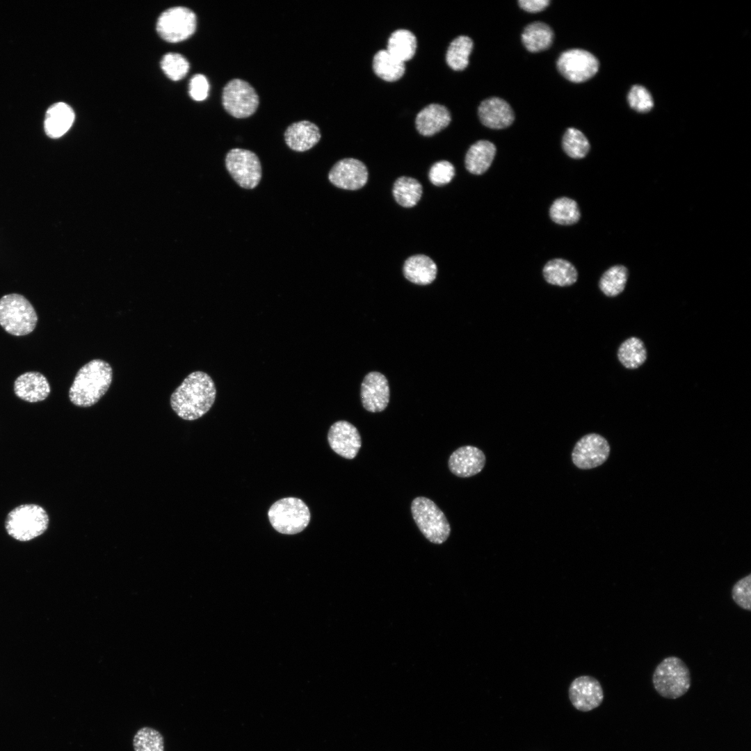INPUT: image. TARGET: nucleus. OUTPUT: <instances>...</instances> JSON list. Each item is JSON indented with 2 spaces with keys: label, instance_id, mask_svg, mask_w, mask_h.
I'll return each instance as SVG.
<instances>
[{
  "label": "nucleus",
  "instance_id": "f257e3e1",
  "mask_svg": "<svg viewBox=\"0 0 751 751\" xmlns=\"http://www.w3.org/2000/svg\"><path fill=\"white\" fill-rule=\"evenodd\" d=\"M216 396L215 383L205 372L197 371L188 375L170 396V405L181 419L193 421L204 415Z\"/></svg>",
  "mask_w": 751,
  "mask_h": 751
},
{
  "label": "nucleus",
  "instance_id": "f03ea898",
  "mask_svg": "<svg viewBox=\"0 0 751 751\" xmlns=\"http://www.w3.org/2000/svg\"><path fill=\"white\" fill-rule=\"evenodd\" d=\"M113 378L111 365L100 359L92 360L77 371L69 389L71 403L87 407L97 403L110 387Z\"/></svg>",
  "mask_w": 751,
  "mask_h": 751
},
{
  "label": "nucleus",
  "instance_id": "7ed1b4c3",
  "mask_svg": "<svg viewBox=\"0 0 751 751\" xmlns=\"http://www.w3.org/2000/svg\"><path fill=\"white\" fill-rule=\"evenodd\" d=\"M37 323V313L24 296L9 293L0 298V325L8 334L27 335L34 330Z\"/></svg>",
  "mask_w": 751,
  "mask_h": 751
},
{
  "label": "nucleus",
  "instance_id": "20e7f679",
  "mask_svg": "<svg viewBox=\"0 0 751 751\" xmlns=\"http://www.w3.org/2000/svg\"><path fill=\"white\" fill-rule=\"evenodd\" d=\"M652 684L661 697L677 699L684 695L691 687L690 670L680 658L668 656L656 665L652 675Z\"/></svg>",
  "mask_w": 751,
  "mask_h": 751
},
{
  "label": "nucleus",
  "instance_id": "39448f33",
  "mask_svg": "<svg viewBox=\"0 0 751 751\" xmlns=\"http://www.w3.org/2000/svg\"><path fill=\"white\" fill-rule=\"evenodd\" d=\"M49 523L48 514L42 506L22 504L8 514L5 527L8 534L15 540L27 542L45 533Z\"/></svg>",
  "mask_w": 751,
  "mask_h": 751
},
{
  "label": "nucleus",
  "instance_id": "423d86ee",
  "mask_svg": "<svg viewBox=\"0 0 751 751\" xmlns=\"http://www.w3.org/2000/svg\"><path fill=\"white\" fill-rule=\"evenodd\" d=\"M411 511L417 526L428 541L439 544L448 539L451 533L449 521L432 500L424 496L415 498Z\"/></svg>",
  "mask_w": 751,
  "mask_h": 751
},
{
  "label": "nucleus",
  "instance_id": "0eeeda50",
  "mask_svg": "<svg viewBox=\"0 0 751 751\" xmlns=\"http://www.w3.org/2000/svg\"><path fill=\"white\" fill-rule=\"evenodd\" d=\"M268 517L277 531L292 535L302 531L308 526L311 515L303 501L296 497H286L270 506Z\"/></svg>",
  "mask_w": 751,
  "mask_h": 751
},
{
  "label": "nucleus",
  "instance_id": "6e6552de",
  "mask_svg": "<svg viewBox=\"0 0 751 751\" xmlns=\"http://www.w3.org/2000/svg\"><path fill=\"white\" fill-rule=\"evenodd\" d=\"M222 103L225 110L236 118H245L257 111L259 98L255 88L247 81L234 79L223 89Z\"/></svg>",
  "mask_w": 751,
  "mask_h": 751
},
{
  "label": "nucleus",
  "instance_id": "1a4fd4ad",
  "mask_svg": "<svg viewBox=\"0 0 751 751\" xmlns=\"http://www.w3.org/2000/svg\"><path fill=\"white\" fill-rule=\"evenodd\" d=\"M196 15L193 10L184 6H176L165 10L159 17L156 31L168 42H179L190 38L195 31Z\"/></svg>",
  "mask_w": 751,
  "mask_h": 751
},
{
  "label": "nucleus",
  "instance_id": "9d476101",
  "mask_svg": "<svg viewBox=\"0 0 751 751\" xmlns=\"http://www.w3.org/2000/svg\"><path fill=\"white\" fill-rule=\"evenodd\" d=\"M225 167L236 183L241 188L252 189L261 179V165L253 152L234 148L225 156Z\"/></svg>",
  "mask_w": 751,
  "mask_h": 751
},
{
  "label": "nucleus",
  "instance_id": "9b49d317",
  "mask_svg": "<svg viewBox=\"0 0 751 751\" xmlns=\"http://www.w3.org/2000/svg\"><path fill=\"white\" fill-rule=\"evenodd\" d=\"M556 65L565 79L574 83H581L596 74L599 64L597 58L590 52L572 49L560 55Z\"/></svg>",
  "mask_w": 751,
  "mask_h": 751
},
{
  "label": "nucleus",
  "instance_id": "f8f14e48",
  "mask_svg": "<svg viewBox=\"0 0 751 751\" xmlns=\"http://www.w3.org/2000/svg\"><path fill=\"white\" fill-rule=\"evenodd\" d=\"M610 451L609 444L603 436L597 433L587 434L575 444L572 460L579 469H593L606 461Z\"/></svg>",
  "mask_w": 751,
  "mask_h": 751
},
{
  "label": "nucleus",
  "instance_id": "ddd939ff",
  "mask_svg": "<svg viewBox=\"0 0 751 751\" xmlns=\"http://www.w3.org/2000/svg\"><path fill=\"white\" fill-rule=\"evenodd\" d=\"M568 694L573 706L583 712L597 708L604 697L600 682L589 675L575 678L570 685Z\"/></svg>",
  "mask_w": 751,
  "mask_h": 751
},
{
  "label": "nucleus",
  "instance_id": "4468645a",
  "mask_svg": "<svg viewBox=\"0 0 751 751\" xmlns=\"http://www.w3.org/2000/svg\"><path fill=\"white\" fill-rule=\"evenodd\" d=\"M328 179L338 188L357 190L366 184L368 170L362 161L353 158H346L333 165L329 172Z\"/></svg>",
  "mask_w": 751,
  "mask_h": 751
},
{
  "label": "nucleus",
  "instance_id": "2eb2a0df",
  "mask_svg": "<svg viewBox=\"0 0 751 751\" xmlns=\"http://www.w3.org/2000/svg\"><path fill=\"white\" fill-rule=\"evenodd\" d=\"M328 440L336 453L350 460L356 457L362 446L358 430L346 421H336L330 426Z\"/></svg>",
  "mask_w": 751,
  "mask_h": 751
},
{
  "label": "nucleus",
  "instance_id": "dca6fc26",
  "mask_svg": "<svg viewBox=\"0 0 751 751\" xmlns=\"http://www.w3.org/2000/svg\"><path fill=\"white\" fill-rule=\"evenodd\" d=\"M389 387L386 377L378 371L367 373L361 385V400L365 410L371 412L383 411L389 401Z\"/></svg>",
  "mask_w": 751,
  "mask_h": 751
},
{
  "label": "nucleus",
  "instance_id": "f3484780",
  "mask_svg": "<svg viewBox=\"0 0 751 751\" xmlns=\"http://www.w3.org/2000/svg\"><path fill=\"white\" fill-rule=\"evenodd\" d=\"M485 455L478 448L467 445L454 451L449 459L451 473L460 478H468L480 473L485 465Z\"/></svg>",
  "mask_w": 751,
  "mask_h": 751
},
{
  "label": "nucleus",
  "instance_id": "a211bd4d",
  "mask_svg": "<svg viewBox=\"0 0 751 751\" xmlns=\"http://www.w3.org/2000/svg\"><path fill=\"white\" fill-rule=\"evenodd\" d=\"M15 394L29 403L45 400L51 392L49 382L40 372L29 371L19 375L13 385Z\"/></svg>",
  "mask_w": 751,
  "mask_h": 751
},
{
  "label": "nucleus",
  "instance_id": "6ab92c4d",
  "mask_svg": "<svg viewBox=\"0 0 751 751\" xmlns=\"http://www.w3.org/2000/svg\"><path fill=\"white\" fill-rule=\"evenodd\" d=\"M478 113L483 124L495 129L509 127L515 119V114L510 104L499 97H490L483 100L479 105Z\"/></svg>",
  "mask_w": 751,
  "mask_h": 751
},
{
  "label": "nucleus",
  "instance_id": "aec40b11",
  "mask_svg": "<svg viewBox=\"0 0 751 751\" xmlns=\"http://www.w3.org/2000/svg\"><path fill=\"white\" fill-rule=\"evenodd\" d=\"M284 136L287 146L299 152L312 149L321 137L318 126L308 120L292 123L286 128Z\"/></svg>",
  "mask_w": 751,
  "mask_h": 751
},
{
  "label": "nucleus",
  "instance_id": "412c9836",
  "mask_svg": "<svg viewBox=\"0 0 751 751\" xmlns=\"http://www.w3.org/2000/svg\"><path fill=\"white\" fill-rule=\"evenodd\" d=\"M451 114L444 106L431 104L424 107L417 115L415 124L423 136H433L446 127L451 122Z\"/></svg>",
  "mask_w": 751,
  "mask_h": 751
},
{
  "label": "nucleus",
  "instance_id": "4be33fe9",
  "mask_svg": "<svg viewBox=\"0 0 751 751\" xmlns=\"http://www.w3.org/2000/svg\"><path fill=\"white\" fill-rule=\"evenodd\" d=\"M75 118L73 109L64 102H57L47 110L44 122L45 131L51 138L63 136L72 127Z\"/></svg>",
  "mask_w": 751,
  "mask_h": 751
},
{
  "label": "nucleus",
  "instance_id": "5701e85b",
  "mask_svg": "<svg viewBox=\"0 0 751 751\" xmlns=\"http://www.w3.org/2000/svg\"><path fill=\"white\" fill-rule=\"evenodd\" d=\"M403 271L405 277L410 282L426 285L435 280L437 268L435 263L429 257L416 255L405 261Z\"/></svg>",
  "mask_w": 751,
  "mask_h": 751
},
{
  "label": "nucleus",
  "instance_id": "b1692460",
  "mask_svg": "<svg viewBox=\"0 0 751 751\" xmlns=\"http://www.w3.org/2000/svg\"><path fill=\"white\" fill-rule=\"evenodd\" d=\"M495 154L496 147L492 143L478 140L468 150L465 160V167L472 174L481 175L490 168Z\"/></svg>",
  "mask_w": 751,
  "mask_h": 751
},
{
  "label": "nucleus",
  "instance_id": "393cba45",
  "mask_svg": "<svg viewBox=\"0 0 751 751\" xmlns=\"http://www.w3.org/2000/svg\"><path fill=\"white\" fill-rule=\"evenodd\" d=\"M554 33L547 24L535 22L527 25L522 33L523 45L531 52L548 49L553 41Z\"/></svg>",
  "mask_w": 751,
  "mask_h": 751
},
{
  "label": "nucleus",
  "instance_id": "a878e982",
  "mask_svg": "<svg viewBox=\"0 0 751 751\" xmlns=\"http://www.w3.org/2000/svg\"><path fill=\"white\" fill-rule=\"evenodd\" d=\"M543 275L548 283L560 286L572 285L578 277L575 267L563 259L549 261L543 268Z\"/></svg>",
  "mask_w": 751,
  "mask_h": 751
},
{
  "label": "nucleus",
  "instance_id": "bb28decb",
  "mask_svg": "<svg viewBox=\"0 0 751 751\" xmlns=\"http://www.w3.org/2000/svg\"><path fill=\"white\" fill-rule=\"evenodd\" d=\"M375 74L386 81H395L405 73V63L392 56L386 49L378 51L373 59Z\"/></svg>",
  "mask_w": 751,
  "mask_h": 751
},
{
  "label": "nucleus",
  "instance_id": "cd10ccee",
  "mask_svg": "<svg viewBox=\"0 0 751 751\" xmlns=\"http://www.w3.org/2000/svg\"><path fill=\"white\" fill-rule=\"evenodd\" d=\"M417 42L415 35L406 29L393 32L388 39L387 51L392 56L405 63L415 54Z\"/></svg>",
  "mask_w": 751,
  "mask_h": 751
},
{
  "label": "nucleus",
  "instance_id": "c85d7f7f",
  "mask_svg": "<svg viewBox=\"0 0 751 751\" xmlns=\"http://www.w3.org/2000/svg\"><path fill=\"white\" fill-rule=\"evenodd\" d=\"M617 357L625 368L637 369L647 359V350L644 343L635 337L626 339L618 348Z\"/></svg>",
  "mask_w": 751,
  "mask_h": 751
},
{
  "label": "nucleus",
  "instance_id": "c756f323",
  "mask_svg": "<svg viewBox=\"0 0 751 751\" xmlns=\"http://www.w3.org/2000/svg\"><path fill=\"white\" fill-rule=\"evenodd\" d=\"M422 186L415 179L401 177L394 182L393 195L398 204L412 207L417 204L422 195Z\"/></svg>",
  "mask_w": 751,
  "mask_h": 751
},
{
  "label": "nucleus",
  "instance_id": "7c9ffc66",
  "mask_svg": "<svg viewBox=\"0 0 751 751\" xmlns=\"http://www.w3.org/2000/svg\"><path fill=\"white\" fill-rule=\"evenodd\" d=\"M472 49L473 42L470 38L466 35L455 38L447 49L446 60L448 65L455 71L465 69Z\"/></svg>",
  "mask_w": 751,
  "mask_h": 751
},
{
  "label": "nucleus",
  "instance_id": "2f4dec72",
  "mask_svg": "<svg viewBox=\"0 0 751 751\" xmlns=\"http://www.w3.org/2000/svg\"><path fill=\"white\" fill-rule=\"evenodd\" d=\"M627 278L628 270L625 266L622 265L613 266L602 275L599 286L601 291L606 296L614 297L624 291Z\"/></svg>",
  "mask_w": 751,
  "mask_h": 751
},
{
  "label": "nucleus",
  "instance_id": "473e14b6",
  "mask_svg": "<svg viewBox=\"0 0 751 751\" xmlns=\"http://www.w3.org/2000/svg\"><path fill=\"white\" fill-rule=\"evenodd\" d=\"M549 215L554 222L563 225L574 224L580 218L577 203L566 197L558 198L553 202Z\"/></svg>",
  "mask_w": 751,
  "mask_h": 751
},
{
  "label": "nucleus",
  "instance_id": "72a5a7b5",
  "mask_svg": "<svg viewBox=\"0 0 751 751\" xmlns=\"http://www.w3.org/2000/svg\"><path fill=\"white\" fill-rule=\"evenodd\" d=\"M562 145L565 153L573 159H581L590 150V143L586 136L579 130L570 127L565 132Z\"/></svg>",
  "mask_w": 751,
  "mask_h": 751
},
{
  "label": "nucleus",
  "instance_id": "f704fd0d",
  "mask_svg": "<svg viewBox=\"0 0 751 751\" xmlns=\"http://www.w3.org/2000/svg\"><path fill=\"white\" fill-rule=\"evenodd\" d=\"M133 746L134 751H164V740L159 731L145 727L134 735Z\"/></svg>",
  "mask_w": 751,
  "mask_h": 751
},
{
  "label": "nucleus",
  "instance_id": "c9c22d12",
  "mask_svg": "<svg viewBox=\"0 0 751 751\" xmlns=\"http://www.w3.org/2000/svg\"><path fill=\"white\" fill-rule=\"evenodd\" d=\"M189 63L181 54L168 53L165 54L161 61V67L165 75L172 81H179L183 79L189 70Z\"/></svg>",
  "mask_w": 751,
  "mask_h": 751
},
{
  "label": "nucleus",
  "instance_id": "e433bc0d",
  "mask_svg": "<svg viewBox=\"0 0 751 751\" xmlns=\"http://www.w3.org/2000/svg\"><path fill=\"white\" fill-rule=\"evenodd\" d=\"M734 601L741 608L751 610V574L736 581L732 589Z\"/></svg>",
  "mask_w": 751,
  "mask_h": 751
},
{
  "label": "nucleus",
  "instance_id": "4c0bfd02",
  "mask_svg": "<svg viewBox=\"0 0 751 751\" xmlns=\"http://www.w3.org/2000/svg\"><path fill=\"white\" fill-rule=\"evenodd\" d=\"M628 102L630 106L638 112H647L654 106L652 97L649 92L644 87L638 85L633 86L628 95Z\"/></svg>",
  "mask_w": 751,
  "mask_h": 751
},
{
  "label": "nucleus",
  "instance_id": "58836bf2",
  "mask_svg": "<svg viewBox=\"0 0 751 751\" xmlns=\"http://www.w3.org/2000/svg\"><path fill=\"white\" fill-rule=\"evenodd\" d=\"M455 175V168L447 161L435 163L429 170V179L435 186H441L449 183Z\"/></svg>",
  "mask_w": 751,
  "mask_h": 751
},
{
  "label": "nucleus",
  "instance_id": "ea45409f",
  "mask_svg": "<svg viewBox=\"0 0 751 751\" xmlns=\"http://www.w3.org/2000/svg\"><path fill=\"white\" fill-rule=\"evenodd\" d=\"M209 84L207 77L201 74L192 76L189 82V95L195 101L204 100L209 94Z\"/></svg>",
  "mask_w": 751,
  "mask_h": 751
},
{
  "label": "nucleus",
  "instance_id": "a19ab883",
  "mask_svg": "<svg viewBox=\"0 0 751 751\" xmlns=\"http://www.w3.org/2000/svg\"><path fill=\"white\" fill-rule=\"evenodd\" d=\"M549 0H519V6L524 10L529 13H537L543 10L549 6Z\"/></svg>",
  "mask_w": 751,
  "mask_h": 751
}]
</instances>
